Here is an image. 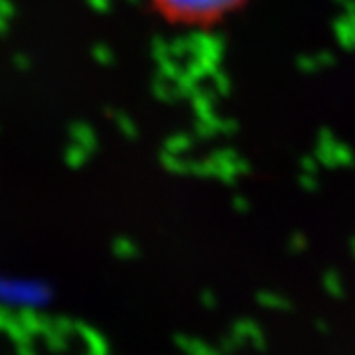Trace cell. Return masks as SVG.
I'll list each match as a JSON object with an SVG mask.
<instances>
[{
  "mask_svg": "<svg viewBox=\"0 0 355 355\" xmlns=\"http://www.w3.org/2000/svg\"><path fill=\"white\" fill-rule=\"evenodd\" d=\"M202 304L207 308V310H214L217 306V298L216 294L211 291H203L202 292Z\"/></svg>",
  "mask_w": 355,
  "mask_h": 355,
  "instance_id": "8992f818",
  "label": "cell"
},
{
  "mask_svg": "<svg viewBox=\"0 0 355 355\" xmlns=\"http://www.w3.org/2000/svg\"><path fill=\"white\" fill-rule=\"evenodd\" d=\"M164 22L182 28H209L225 22L251 0H148Z\"/></svg>",
  "mask_w": 355,
  "mask_h": 355,
  "instance_id": "6da1fadb",
  "label": "cell"
},
{
  "mask_svg": "<svg viewBox=\"0 0 355 355\" xmlns=\"http://www.w3.org/2000/svg\"><path fill=\"white\" fill-rule=\"evenodd\" d=\"M257 302L263 306V308H268V310H291V300L286 296H282L280 292L272 291H261L257 294Z\"/></svg>",
  "mask_w": 355,
  "mask_h": 355,
  "instance_id": "277c9868",
  "label": "cell"
},
{
  "mask_svg": "<svg viewBox=\"0 0 355 355\" xmlns=\"http://www.w3.org/2000/svg\"><path fill=\"white\" fill-rule=\"evenodd\" d=\"M178 347L186 355H225L221 349H217L209 343L202 342L198 338H188V336H178Z\"/></svg>",
  "mask_w": 355,
  "mask_h": 355,
  "instance_id": "3957f363",
  "label": "cell"
},
{
  "mask_svg": "<svg viewBox=\"0 0 355 355\" xmlns=\"http://www.w3.org/2000/svg\"><path fill=\"white\" fill-rule=\"evenodd\" d=\"M322 282H324V288H326V292H328L330 296H334V298H343L345 286H343V280L338 272H328Z\"/></svg>",
  "mask_w": 355,
  "mask_h": 355,
  "instance_id": "5b68a950",
  "label": "cell"
},
{
  "mask_svg": "<svg viewBox=\"0 0 355 355\" xmlns=\"http://www.w3.org/2000/svg\"><path fill=\"white\" fill-rule=\"evenodd\" d=\"M229 334L233 336L235 342L239 343V347H243V345H253L257 349H265L266 347L265 334L261 330V326L257 322H253V320H249V318L237 320L231 326Z\"/></svg>",
  "mask_w": 355,
  "mask_h": 355,
  "instance_id": "7a4b0ae2",
  "label": "cell"
}]
</instances>
